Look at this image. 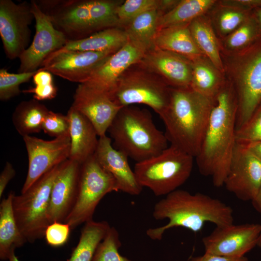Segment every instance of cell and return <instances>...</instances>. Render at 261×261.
Instances as JSON below:
<instances>
[{
  "label": "cell",
  "mask_w": 261,
  "mask_h": 261,
  "mask_svg": "<svg viewBox=\"0 0 261 261\" xmlns=\"http://www.w3.org/2000/svg\"><path fill=\"white\" fill-rule=\"evenodd\" d=\"M15 171L11 163L7 161L0 175V197L1 198L8 183L14 178Z\"/></svg>",
  "instance_id": "cell-41"
},
{
  "label": "cell",
  "mask_w": 261,
  "mask_h": 261,
  "mask_svg": "<svg viewBox=\"0 0 261 261\" xmlns=\"http://www.w3.org/2000/svg\"><path fill=\"white\" fill-rule=\"evenodd\" d=\"M192 64L190 87L197 93L215 101L226 81L223 73L205 57L192 61Z\"/></svg>",
  "instance_id": "cell-25"
},
{
  "label": "cell",
  "mask_w": 261,
  "mask_h": 261,
  "mask_svg": "<svg viewBox=\"0 0 261 261\" xmlns=\"http://www.w3.org/2000/svg\"><path fill=\"white\" fill-rule=\"evenodd\" d=\"M194 159L170 145L160 154L136 162L133 171L142 187L148 188L157 196H166L177 189L188 179Z\"/></svg>",
  "instance_id": "cell-6"
},
{
  "label": "cell",
  "mask_w": 261,
  "mask_h": 261,
  "mask_svg": "<svg viewBox=\"0 0 261 261\" xmlns=\"http://www.w3.org/2000/svg\"><path fill=\"white\" fill-rule=\"evenodd\" d=\"M49 111L45 105L34 99L23 101L13 112V123L23 137L39 132Z\"/></svg>",
  "instance_id": "cell-27"
},
{
  "label": "cell",
  "mask_w": 261,
  "mask_h": 261,
  "mask_svg": "<svg viewBox=\"0 0 261 261\" xmlns=\"http://www.w3.org/2000/svg\"><path fill=\"white\" fill-rule=\"evenodd\" d=\"M161 15L158 9H153L135 18L123 29L128 40L139 44L146 51L154 45L159 30V21Z\"/></svg>",
  "instance_id": "cell-30"
},
{
  "label": "cell",
  "mask_w": 261,
  "mask_h": 261,
  "mask_svg": "<svg viewBox=\"0 0 261 261\" xmlns=\"http://www.w3.org/2000/svg\"><path fill=\"white\" fill-rule=\"evenodd\" d=\"M94 156L101 166L114 178L118 191L138 195L143 187L138 183L134 171L128 162V157L113 145L106 135L99 137Z\"/></svg>",
  "instance_id": "cell-20"
},
{
  "label": "cell",
  "mask_w": 261,
  "mask_h": 261,
  "mask_svg": "<svg viewBox=\"0 0 261 261\" xmlns=\"http://www.w3.org/2000/svg\"><path fill=\"white\" fill-rule=\"evenodd\" d=\"M146 51L143 47L128 40L98 66L84 83L110 95L121 75L139 62Z\"/></svg>",
  "instance_id": "cell-18"
},
{
  "label": "cell",
  "mask_w": 261,
  "mask_h": 261,
  "mask_svg": "<svg viewBox=\"0 0 261 261\" xmlns=\"http://www.w3.org/2000/svg\"><path fill=\"white\" fill-rule=\"evenodd\" d=\"M121 246L118 232L111 227L98 246L92 261H131L119 254Z\"/></svg>",
  "instance_id": "cell-33"
},
{
  "label": "cell",
  "mask_w": 261,
  "mask_h": 261,
  "mask_svg": "<svg viewBox=\"0 0 261 261\" xmlns=\"http://www.w3.org/2000/svg\"><path fill=\"white\" fill-rule=\"evenodd\" d=\"M139 63L160 77L170 87H190L192 61L180 55L154 45L145 53Z\"/></svg>",
  "instance_id": "cell-17"
},
{
  "label": "cell",
  "mask_w": 261,
  "mask_h": 261,
  "mask_svg": "<svg viewBox=\"0 0 261 261\" xmlns=\"http://www.w3.org/2000/svg\"><path fill=\"white\" fill-rule=\"evenodd\" d=\"M64 162L45 173L25 192L19 195L14 193L13 196L15 218L27 242L33 243L44 236L50 224L47 210L52 188Z\"/></svg>",
  "instance_id": "cell-8"
},
{
  "label": "cell",
  "mask_w": 261,
  "mask_h": 261,
  "mask_svg": "<svg viewBox=\"0 0 261 261\" xmlns=\"http://www.w3.org/2000/svg\"><path fill=\"white\" fill-rule=\"evenodd\" d=\"M42 130L55 138L70 136V122L68 116L49 111L43 124Z\"/></svg>",
  "instance_id": "cell-37"
},
{
  "label": "cell",
  "mask_w": 261,
  "mask_h": 261,
  "mask_svg": "<svg viewBox=\"0 0 261 261\" xmlns=\"http://www.w3.org/2000/svg\"><path fill=\"white\" fill-rule=\"evenodd\" d=\"M110 96L121 107L142 104L160 116L170 103V87L138 62L121 75Z\"/></svg>",
  "instance_id": "cell-7"
},
{
  "label": "cell",
  "mask_w": 261,
  "mask_h": 261,
  "mask_svg": "<svg viewBox=\"0 0 261 261\" xmlns=\"http://www.w3.org/2000/svg\"><path fill=\"white\" fill-rule=\"evenodd\" d=\"M252 13L261 30V9L253 10Z\"/></svg>",
  "instance_id": "cell-45"
},
{
  "label": "cell",
  "mask_w": 261,
  "mask_h": 261,
  "mask_svg": "<svg viewBox=\"0 0 261 261\" xmlns=\"http://www.w3.org/2000/svg\"><path fill=\"white\" fill-rule=\"evenodd\" d=\"M112 191H118L114 178L92 156L81 164L76 202L63 222L73 229L92 220L101 200Z\"/></svg>",
  "instance_id": "cell-9"
},
{
  "label": "cell",
  "mask_w": 261,
  "mask_h": 261,
  "mask_svg": "<svg viewBox=\"0 0 261 261\" xmlns=\"http://www.w3.org/2000/svg\"><path fill=\"white\" fill-rule=\"evenodd\" d=\"M216 2L215 0H180L174 8L160 16L158 24L159 30L167 27L189 24L196 18L205 14Z\"/></svg>",
  "instance_id": "cell-28"
},
{
  "label": "cell",
  "mask_w": 261,
  "mask_h": 261,
  "mask_svg": "<svg viewBox=\"0 0 261 261\" xmlns=\"http://www.w3.org/2000/svg\"><path fill=\"white\" fill-rule=\"evenodd\" d=\"M261 185V161L246 145L236 143L224 185L238 199L252 201Z\"/></svg>",
  "instance_id": "cell-14"
},
{
  "label": "cell",
  "mask_w": 261,
  "mask_h": 261,
  "mask_svg": "<svg viewBox=\"0 0 261 261\" xmlns=\"http://www.w3.org/2000/svg\"><path fill=\"white\" fill-rule=\"evenodd\" d=\"M189 261H248L246 256L241 258H229L209 253L192 257Z\"/></svg>",
  "instance_id": "cell-42"
},
{
  "label": "cell",
  "mask_w": 261,
  "mask_h": 261,
  "mask_svg": "<svg viewBox=\"0 0 261 261\" xmlns=\"http://www.w3.org/2000/svg\"><path fill=\"white\" fill-rule=\"evenodd\" d=\"M11 73L5 68L0 70V100L6 101L18 95L19 86L28 82L37 72Z\"/></svg>",
  "instance_id": "cell-35"
},
{
  "label": "cell",
  "mask_w": 261,
  "mask_h": 261,
  "mask_svg": "<svg viewBox=\"0 0 261 261\" xmlns=\"http://www.w3.org/2000/svg\"><path fill=\"white\" fill-rule=\"evenodd\" d=\"M32 78L34 87L23 90V93L33 94V99L38 101L51 100L56 97L58 89L50 72L38 70Z\"/></svg>",
  "instance_id": "cell-36"
},
{
  "label": "cell",
  "mask_w": 261,
  "mask_h": 261,
  "mask_svg": "<svg viewBox=\"0 0 261 261\" xmlns=\"http://www.w3.org/2000/svg\"><path fill=\"white\" fill-rule=\"evenodd\" d=\"M128 41V37L124 29L114 27L99 31L82 39L68 41L63 47L56 52H116L122 47Z\"/></svg>",
  "instance_id": "cell-23"
},
{
  "label": "cell",
  "mask_w": 261,
  "mask_h": 261,
  "mask_svg": "<svg viewBox=\"0 0 261 261\" xmlns=\"http://www.w3.org/2000/svg\"><path fill=\"white\" fill-rule=\"evenodd\" d=\"M34 14L30 2L0 0V36L6 57L19 58L28 48Z\"/></svg>",
  "instance_id": "cell-10"
},
{
  "label": "cell",
  "mask_w": 261,
  "mask_h": 261,
  "mask_svg": "<svg viewBox=\"0 0 261 261\" xmlns=\"http://www.w3.org/2000/svg\"><path fill=\"white\" fill-rule=\"evenodd\" d=\"M237 101L228 80L212 109L199 153L195 158L200 173L210 176L217 187L224 185L236 142Z\"/></svg>",
  "instance_id": "cell-1"
},
{
  "label": "cell",
  "mask_w": 261,
  "mask_h": 261,
  "mask_svg": "<svg viewBox=\"0 0 261 261\" xmlns=\"http://www.w3.org/2000/svg\"><path fill=\"white\" fill-rule=\"evenodd\" d=\"M261 37V30L253 13L237 29L221 40V54L240 52Z\"/></svg>",
  "instance_id": "cell-32"
},
{
  "label": "cell",
  "mask_w": 261,
  "mask_h": 261,
  "mask_svg": "<svg viewBox=\"0 0 261 261\" xmlns=\"http://www.w3.org/2000/svg\"><path fill=\"white\" fill-rule=\"evenodd\" d=\"M72 106L91 122L99 137L106 135L122 108L108 93L85 83L78 85Z\"/></svg>",
  "instance_id": "cell-16"
},
{
  "label": "cell",
  "mask_w": 261,
  "mask_h": 261,
  "mask_svg": "<svg viewBox=\"0 0 261 261\" xmlns=\"http://www.w3.org/2000/svg\"><path fill=\"white\" fill-rule=\"evenodd\" d=\"M257 246L261 248V232L260 235V237L259 239L258 243Z\"/></svg>",
  "instance_id": "cell-47"
},
{
  "label": "cell",
  "mask_w": 261,
  "mask_h": 261,
  "mask_svg": "<svg viewBox=\"0 0 261 261\" xmlns=\"http://www.w3.org/2000/svg\"><path fill=\"white\" fill-rule=\"evenodd\" d=\"M249 150L261 161V141L246 144Z\"/></svg>",
  "instance_id": "cell-43"
},
{
  "label": "cell",
  "mask_w": 261,
  "mask_h": 261,
  "mask_svg": "<svg viewBox=\"0 0 261 261\" xmlns=\"http://www.w3.org/2000/svg\"><path fill=\"white\" fill-rule=\"evenodd\" d=\"M8 260L9 261H20L15 255L14 251H13L11 253L9 256Z\"/></svg>",
  "instance_id": "cell-46"
},
{
  "label": "cell",
  "mask_w": 261,
  "mask_h": 261,
  "mask_svg": "<svg viewBox=\"0 0 261 261\" xmlns=\"http://www.w3.org/2000/svg\"><path fill=\"white\" fill-rule=\"evenodd\" d=\"M189 24L159 29L155 38L154 45L162 50L180 55L191 61L205 57L193 38Z\"/></svg>",
  "instance_id": "cell-22"
},
{
  "label": "cell",
  "mask_w": 261,
  "mask_h": 261,
  "mask_svg": "<svg viewBox=\"0 0 261 261\" xmlns=\"http://www.w3.org/2000/svg\"><path fill=\"white\" fill-rule=\"evenodd\" d=\"M35 21V33L31 44L20 56L18 72L37 71L52 53L63 47L68 39L54 26L49 15L35 0L30 1Z\"/></svg>",
  "instance_id": "cell-11"
},
{
  "label": "cell",
  "mask_w": 261,
  "mask_h": 261,
  "mask_svg": "<svg viewBox=\"0 0 261 261\" xmlns=\"http://www.w3.org/2000/svg\"><path fill=\"white\" fill-rule=\"evenodd\" d=\"M116 52H55L48 57L39 69L48 71L71 82L84 83L93 71Z\"/></svg>",
  "instance_id": "cell-15"
},
{
  "label": "cell",
  "mask_w": 261,
  "mask_h": 261,
  "mask_svg": "<svg viewBox=\"0 0 261 261\" xmlns=\"http://www.w3.org/2000/svg\"><path fill=\"white\" fill-rule=\"evenodd\" d=\"M218 2L223 5L246 10L261 9V0H223Z\"/></svg>",
  "instance_id": "cell-40"
},
{
  "label": "cell",
  "mask_w": 261,
  "mask_h": 261,
  "mask_svg": "<svg viewBox=\"0 0 261 261\" xmlns=\"http://www.w3.org/2000/svg\"><path fill=\"white\" fill-rule=\"evenodd\" d=\"M261 224H233L216 228L202 239L204 253L241 258L257 246Z\"/></svg>",
  "instance_id": "cell-13"
},
{
  "label": "cell",
  "mask_w": 261,
  "mask_h": 261,
  "mask_svg": "<svg viewBox=\"0 0 261 261\" xmlns=\"http://www.w3.org/2000/svg\"><path fill=\"white\" fill-rule=\"evenodd\" d=\"M159 0H126L118 6L119 28L123 29L135 18L148 10L158 9Z\"/></svg>",
  "instance_id": "cell-34"
},
{
  "label": "cell",
  "mask_w": 261,
  "mask_h": 261,
  "mask_svg": "<svg viewBox=\"0 0 261 261\" xmlns=\"http://www.w3.org/2000/svg\"><path fill=\"white\" fill-rule=\"evenodd\" d=\"M221 54L225 56V72L228 73L237 98V130L261 105V37L240 52Z\"/></svg>",
  "instance_id": "cell-5"
},
{
  "label": "cell",
  "mask_w": 261,
  "mask_h": 261,
  "mask_svg": "<svg viewBox=\"0 0 261 261\" xmlns=\"http://www.w3.org/2000/svg\"><path fill=\"white\" fill-rule=\"evenodd\" d=\"M215 101L187 88L170 87V100L160 116L173 145L195 158L198 155Z\"/></svg>",
  "instance_id": "cell-3"
},
{
  "label": "cell",
  "mask_w": 261,
  "mask_h": 261,
  "mask_svg": "<svg viewBox=\"0 0 261 261\" xmlns=\"http://www.w3.org/2000/svg\"><path fill=\"white\" fill-rule=\"evenodd\" d=\"M81 164L67 160L52 187L47 210L49 223L63 222L72 210L77 199Z\"/></svg>",
  "instance_id": "cell-19"
},
{
  "label": "cell",
  "mask_w": 261,
  "mask_h": 261,
  "mask_svg": "<svg viewBox=\"0 0 261 261\" xmlns=\"http://www.w3.org/2000/svg\"><path fill=\"white\" fill-rule=\"evenodd\" d=\"M251 202L255 209L261 214V185L257 195Z\"/></svg>",
  "instance_id": "cell-44"
},
{
  "label": "cell",
  "mask_w": 261,
  "mask_h": 261,
  "mask_svg": "<svg viewBox=\"0 0 261 261\" xmlns=\"http://www.w3.org/2000/svg\"><path fill=\"white\" fill-rule=\"evenodd\" d=\"M107 131L114 147L136 162L168 147L165 133L157 128L150 112L133 105L122 107Z\"/></svg>",
  "instance_id": "cell-4"
},
{
  "label": "cell",
  "mask_w": 261,
  "mask_h": 261,
  "mask_svg": "<svg viewBox=\"0 0 261 261\" xmlns=\"http://www.w3.org/2000/svg\"><path fill=\"white\" fill-rule=\"evenodd\" d=\"M23 138L28 154V170L21 193L53 168L68 160L70 151V136L51 140L30 135Z\"/></svg>",
  "instance_id": "cell-12"
},
{
  "label": "cell",
  "mask_w": 261,
  "mask_h": 261,
  "mask_svg": "<svg viewBox=\"0 0 261 261\" xmlns=\"http://www.w3.org/2000/svg\"><path fill=\"white\" fill-rule=\"evenodd\" d=\"M71 229L67 223L55 221L47 226L44 236L49 245L53 247L60 246L68 240Z\"/></svg>",
  "instance_id": "cell-39"
},
{
  "label": "cell",
  "mask_w": 261,
  "mask_h": 261,
  "mask_svg": "<svg viewBox=\"0 0 261 261\" xmlns=\"http://www.w3.org/2000/svg\"><path fill=\"white\" fill-rule=\"evenodd\" d=\"M67 116L70 122L69 159L81 164L94 155L99 136L91 122L72 106Z\"/></svg>",
  "instance_id": "cell-21"
},
{
  "label": "cell",
  "mask_w": 261,
  "mask_h": 261,
  "mask_svg": "<svg viewBox=\"0 0 261 261\" xmlns=\"http://www.w3.org/2000/svg\"><path fill=\"white\" fill-rule=\"evenodd\" d=\"M236 142L248 144L261 141V105L244 126L236 130Z\"/></svg>",
  "instance_id": "cell-38"
},
{
  "label": "cell",
  "mask_w": 261,
  "mask_h": 261,
  "mask_svg": "<svg viewBox=\"0 0 261 261\" xmlns=\"http://www.w3.org/2000/svg\"><path fill=\"white\" fill-rule=\"evenodd\" d=\"M153 217L156 220L167 219L161 227L149 228L147 235L160 240L164 232L174 227H183L194 232L202 230L206 222L217 227L233 224L232 209L220 200L202 193L191 194L177 189L166 195L154 205Z\"/></svg>",
  "instance_id": "cell-2"
},
{
  "label": "cell",
  "mask_w": 261,
  "mask_h": 261,
  "mask_svg": "<svg viewBox=\"0 0 261 261\" xmlns=\"http://www.w3.org/2000/svg\"><path fill=\"white\" fill-rule=\"evenodd\" d=\"M10 192L0 204V259L7 260L15 249L27 241L17 224L13 209V197Z\"/></svg>",
  "instance_id": "cell-26"
},
{
  "label": "cell",
  "mask_w": 261,
  "mask_h": 261,
  "mask_svg": "<svg viewBox=\"0 0 261 261\" xmlns=\"http://www.w3.org/2000/svg\"><path fill=\"white\" fill-rule=\"evenodd\" d=\"M217 3L213 7L209 17L216 33L221 40L241 25L251 15L252 11L223 5L219 2Z\"/></svg>",
  "instance_id": "cell-31"
},
{
  "label": "cell",
  "mask_w": 261,
  "mask_h": 261,
  "mask_svg": "<svg viewBox=\"0 0 261 261\" xmlns=\"http://www.w3.org/2000/svg\"><path fill=\"white\" fill-rule=\"evenodd\" d=\"M111 227L105 221L85 223L79 242L68 261H92L96 250Z\"/></svg>",
  "instance_id": "cell-29"
},
{
  "label": "cell",
  "mask_w": 261,
  "mask_h": 261,
  "mask_svg": "<svg viewBox=\"0 0 261 261\" xmlns=\"http://www.w3.org/2000/svg\"><path fill=\"white\" fill-rule=\"evenodd\" d=\"M189 28L199 49L224 74L225 69L221 57L220 41L210 17L203 14L196 18L190 22Z\"/></svg>",
  "instance_id": "cell-24"
}]
</instances>
